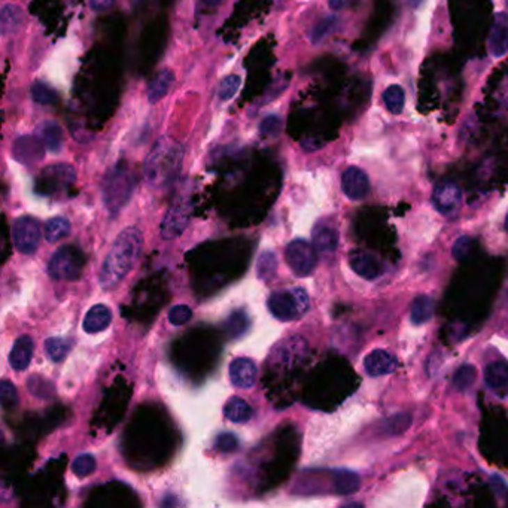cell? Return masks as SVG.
I'll use <instances>...</instances> for the list:
<instances>
[{
	"mask_svg": "<svg viewBox=\"0 0 508 508\" xmlns=\"http://www.w3.org/2000/svg\"><path fill=\"white\" fill-rule=\"evenodd\" d=\"M305 340L301 337H289L273 349V359L276 364H292L297 363L305 354Z\"/></svg>",
	"mask_w": 508,
	"mask_h": 508,
	"instance_id": "17",
	"label": "cell"
},
{
	"mask_svg": "<svg viewBox=\"0 0 508 508\" xmlns=\"http://www.w3.org/2000/svg\"><path fill=\"white\" fill-rule=\"evenodd\" d=\"M112 322V312L106 304H96L87 312L84 317L82 328L88 334L102 333L108 328Z\"/></svg>",
	"mask_w": 508,
	"mask_h": 508,
	"instance_id": "20",
	"label": "cell"
},
{
	"mask_svg": "<svg viewBox=\"0 0 508 508\" xmlns=\"http://www.w3.org/2000/svg\"><path fill=\"white\" fill-rule=\"evenodd\" d=\"M215 447L222 453H231V452L237 450L239 441L235 436H232V434H221V436L216 438Z\"/></svg>",
	"mask_w": 508,
	"mask_h": 508,
	"instance_id": "42",
	"label": "cell"
},
{
	"mask_svg": "<svg viewBox=\"0 0 508 508\" xmlns=\"http://www.w3.org/2000/svg\"><path fill=\"white\" fill-rule=\"evenodd\" d=\"M349 264H351L352 270L358 274V276H361L365 280H374L385 273L383 264L376 257L370 255V253L365 252L352 253L351 258H349Z\"/></svg>",
	"mask_w": 508,
	"mask_h": 508,
	"instance_id": "14",
	"label": "cell"
},
{
	"mask_svg": "<svg viewBox=\"0 0 508 508\" xmlns=\"http://www.w3.org/2000/svg\"><path fill=\"white\" fill-rule=\"evenodd\" d=\"M505 230L508 231V214H507V216H505Z\"/></svg>",
	"mask_w": 508,
	"mask_h": 508,
	"instance_id": "46",
	"label": "cell"
},
{
	"mask_svg": "<svg viewBox=\"0 0 508 508\" xmlns=\"http://www.w3.org/2000/svg\"><path fill=\"white\" fill-rule=\"evenodd\" d=\"M278 269V258L276 253H273L271 251H264L260 258H258V264H257V274L258 279L267 282L270 280L274 273H276Z\"/></svg>",
	"mask_w": 508,
	"mask_h": 508,
	"instance_id": "30",
	"label": "cell"
},
{
	"mask_svg": "<svg viewBox=\"0 0 508 508\" xmlns=\"http://www.w3.org/2000/svg\"><path fill=\"white\" fill-rule=\"evenodd\" d=\"M489 52L495 58H500L508 52V14L500 13L493 19L489 35Z\"/></svg>",
	"mask_w": 508,
	"mask_h": 508,
	"instance_id": "16",
	"label": "cell"
},
{
	"mask_svg": "<svg viewBox=\"0 0 508 508\" xmlns=\"http://www.w3.org/2000/svg\"><path fill=\"white\" fill-rule=\"evenodd\" d=\"M267 305L274 317L287 322L297 319V317H301L309 312L310 299L304 288H292L288 291L273 292L269 297Z\"/></svg>",
	"mask_w": 508,
	"mask_h": 508,
	"instance_id": "4",
	"label": "cell"
},
{
	"mask_svg": "<svg viewBox=\"0 0 508 508\" xmlns=\"http://www.w3.org/2000/svg\"><path fill=\"white\" fill-rule=\"evenodd\" d=\"M13 155L23 164L40 161L45 155V145L38 136H21L13 145Z\"/></svg>",
	"mask_w": 508,
	"mask_h": 508,
	"instance_id": "11",
	"label": "cell"
},
{
	"mask_svg": "<svg viewBox=\"0 0 508 508\" xmlns=\"http://www.w3.org/2000/svg\"><path fill=\"white\" fill-rule=\"evenodd\" d=\"M285 258H287L288 266L294 271L295 276L305 278L312 274L316 267L317 257L316 248L310 245L309 241L303 239H297L291 241L285 251Z\"/></svg>",
	"mask_w": 508,
	"mask_h": 508,
	"instance_id": "7",
	"label": "cell"
},
{
	"mask_svg": "<svg viewBox=\"0 0 508 508\" xmlns=\"http://www.w3.org/2000/svg\"><path fill=\"white\" fill-rule=\"evenodd\" d=\"M337 23V19L334 17H328L325 19H322L321 23H317L312 31V40L315 42H319L322 40L325 36H328L333 31L334 26Z\"/></svg>",
	"mask_w": 508,
	"mask_h": 508,
	"instance_id": "39",
	"label": "cell"
},
{
	"mask_svg": "<svg viewBox=\"0 0 508 508\" xmlns=\"http://www.w3.org/2000/svg\"><path fill=\"white\" fill-rule=\"evenodd\" d=\"M473 246H474V240L470 236H461L453 245V249H452L453 258L458 261L465 260L470 255Z\"/></svg>",
	"mask_w": 508,
	"mask_h": 508,
	"instance_id": "38",
	"label": "cell"
},
{
	"mask_svg": "<svg viewBox=\"0 0 508 508\" xmlns=\"http://www.w3.org/2000/svg\"><path fill=\"white\" fill-rule=\"evenodd\" d=\"M45 351L48 356L54 363H60L65 359L70 351V343L66 338L61 337H51L45 342Z\"/></svg>",
	"mask_w": 508,
	"mask_h": 508,
	"instance_id": "31",
	"label": "cell"
},
{
	"mask_svg": "<svg viewBox=\"0 0 508 508\" xmlns=\"http://www.w3.org/2000/svg\"><path fill=\"white\" fill-rule=\"evenodd\" d=\"M342 189L347 198L363 200L370 191V181L364 170L359 167H347L342 175Z\"/></svg>",
	"mask_w": 508,
	"mask_h": 508,
	"instance_id": "12",
	"label": "cell"
},
{
	"mask_svg": "<svg viewBox=\"0 0 508 508\" xmlns=\"http://www.w3.org/2000/svg\"><path fill=\"white\" fill-rule=\"evenodd\" d=\"M484 380L495 394L508 395V363L492 361L484 368Z\"/></svg>",
	"mask_w": 508,
	"mask_h": 508,
	"instance_id": "18",
	"label": "cell"
},
{
	"mask_svg": "<svg viewBox=\"0 0 508 508\" xmlns=\"http://www.w3.org/2000/svg\"><path fill=\"white\" fill-rule=\"evenodd\" d=\"M94 470H96V459H94L93 454L84 453L75 458L72 462V471L75 473L78 477H87Z\"/></svg>",
	"mask_w": 508,
	"mask_h": 508,
	"instance_id": "35",
	"label": "cell"
},
{
	"mask_svg": "<svg viewBox=\"0 0 508 508\" xmlns=\"http://www.w3.org/2000/svg\"><path fill=\"white\" fill-rule=\"evenodd\" d=\"M191 317H193V310L191 307L186 304H176L168 310V321H170V324L175 326L185 325L186 322H189Z\"/></svg>",
	"mask_w": 508,
	"mask_h": 508,
	"instance_id": "37",
	"label": "cell"
},
{
	"mask_svg": "<svg viewBox=\"0 0 508 508\" xmlns=\"http://www.w3.org/2000/svg\"><path fill=\"white\" fill-rule=\"evenodd\" d=\"M364 368L368 376L380 377L386 376L395 372L397 359L392 354H389L383 349H377V351L370 352L364 359Z\"/></svg>",
	"mask_w": 508,
	"mask_h": 508,
	"instance_id": "15",
	"label": "cell"
},
{
	"mask_svg": "<svg viewBox=\"0 0 508 508\" xmlns=\"http://www.w3.org/2000/svg\"><path fill=\"white\" fill-rule=\"evenodd\" d=\"M383 103L386 106V109L398 115L403 112L404 104H406V94L404 90L401 88L399 86H389L385 91H383Z\"/></svg>",
	"mask_w": 508,
	"mask_h": 508,
	"instance_id": "28",
	"label": "cell"
},
{
	"mask_svg": "<svg viewBox=\"0 0 508 508\" xmlns=\"http://www.w3.org/2000/svg\"><path fill=\"white\" fill-rule=\"evenodd\" d=\"M0 394H2L3 407H13L18 403L17 389L13 383L8 382V380H3L2 385H0Z\"/></svg>",
	"mask_w": 508,
	"mask_h": 508,
	"instance_id": "40",
	"label": "cell"
},
{
	"mask_svg": "<svg viewBox=\"0 0 508 508\" xmlns=\"http://www.w3.org/2000/svg\"><path fill=\"white\" fill-rule=\"evenodd\" d=\"M280 129H282V121L279 116H274V115L266 116L260 125V132L264 136H276V134H279Z\"/></svg>",
	"mask_w": 508,
	"mask_h": 508,
	"instance_id": "41",
	"label": "cell"
},
{
	"mask_svg": "<svg viewBox=\"0 0 508 508\" xmlns=\"http://www.w3.org/2000/svg\"><path fill=\"white\" fill-rule=\"evenodd\" d=\"M200 2H202L206 6H218V5H221L222 2H224V0H200Z\"/></svg>",
	"mask_w": 508,
	"mask_h": 508,
	"instance_id": "45",
	"label": "cell"
},
{
	"mask_svg": "<svg viewBox=\"0 0 508 508\" xmlns=\"http://www.w3.org/2000/svg\"><path fill=\"white\" fill-rule=\"evenodd\" d=\"M231 383L240 389H251L255 386L258 379V368L249 358H236L230 364Z\"/></svg>",
	"mask_w": 508,
	"mask_h": 508,
	"instance_id": "13",
	"label": "cell"
},
{
	"mask_svg": "<svg viewBox=\"0 0 508 508\" xmlns=\"http://www.w3.org/2000/svg\"><path fill=\"white\" fill-rule=\"evenodd\" d=\"M411 423V416L408 413H398V415L389 418L385 422V432L390 434V436H398V434H403L404 431L408 429Z\"/></svg>",
	"mask_w": 508,
	"mask_h": 508,
	"instance_id": "34",
	"label": "cell"
},
{
	"mask_svg": "<svg viewBox=\"0 0 508 508\" xmlns=\"http://www.w3.org/2000/svg\"><path fill=\"white\" fill-rule=\"evenodd\" d=\"M432 203L443 215H452L458 212L462 203V191L458 185L443 182L436 186L432 194Z\"/></svg>",
	"mask_w": 508,
	"mask_h": 508,
	"instance_id": "10",
	"label": "cell"
},
{
	"mask_svg": "<svg viewBox=\"0 0 508 508\" xmlns=\"http://www.w3.org/2000/svg\"><path fill=\"white\" fill-rule=\"evenodd\" d=\"M0 26H2V35H14L24 24V13L17 5H5L0 13Z\"/></svg>",
	"mask_w": 508,
	"mask_h": 508,
	"instance_id": "23",
	"label": "cell"
},
{
	"mask_svg": "<svg viewBox=\"0 0 508 508\" xmlns=\"http://www.w3.org/2000/svg\"><path fill=\"white\" fill-rule=\"evenodd\" d=\"M136 181L134 175L127 167H115L104 177L103 182V203L111 214L120 212L133 194Z\"/></svg>",
	"mask_w": 508,
	"mask_h": 508,
	"instance_id": "3",
	"label": "cell"
},
{
	"mask_svg": "<svg viewBox=\"0 0 508 508\" xmlns=\"http://www.w3.org/2000/svg\"><path fill=\"white\" fill-rule=\"evenodd\" d=\"M361 486V479L354 471L340 470L334 474V489L338 495H354Z\"/></svg>",
	"mask_w": 508,
	"mask_h": 508,
	"instance_id": "26",
	"label": "cell"
},
{
	"mask_svg": "<svg viewBox=\"0 0 508 508\" xmlns=\"http://www.w3.org/2000/svg\"><path fill=\"white\" fill-rule=\"evenodd\" d=\"M347 3H349V0H328V5H330V8L333 10H335V13L337 10L344 9L347 6Z\"/></svg>",
	"mask_w": 508,
	"mask_h": 508,
	"instance_id": "44",
	"label": "cell"
},
{
	"mask_svg": "<svg viewBox=\"0 0 508 508\" xmlns=\"http://www.w3.org/2000/svg\"><path fill=\"white\" fill-rule=\"evenodd\" d=\"M143 237L139 228L129 227L120 232L106 255L99 274L100 287L104 291L115 289L139 260Z\"/></svg>",
	"mask_w": 508,
	"mask_h": 508,
	"instance_id": "1",
	"label": "cell"
},
{
	"mask_svg": "<svg viewBox=\"0 0 508 508\" xmlns=\"http://www.w3.org/2000/svg\"><path fill=\"white\" fill-rule=\"evenodd\" d=\"M30 91H31V97H33V100L39 104H52L58 100L57 91L45 82H40V81L35 82L33 86H31Z\"/></svg>",
	"mask_w": 508,
	"mask_h": 508,
	"instance_id": "32",
	"label": "cell"
},
{
	"mask_svg": "<svg viewBox=\"0 0 508 508\" xmlns=\"http://www.w3.org/2000/svg\"><path fill=\"white\" fill-rule=\"evenodd\" d=\"M191 218V202L186 197H177L166 212L161 222V237L173 240L179 237L188 227Z\"/></svg>",
	"mask_w": 508,
	"mask_h": 508,
	"instance_id": "8",
	"label": "cell"
},
{
	"mask_svg": "<svg viewBox=\"0 0 508 508\" xmlns=\"http://www.w3.org/2000/svg\"><path fill=\"white\" fill-rule=\"evenodd\" d=\"M113 2L115 0H88V5L94 13H103V10H108Z\"/></svg>",
	"mask_w": 508,
	"mask_h": 508,
	"instance_id": "43",
	"label": "cell"
},
{
	"mask_svg": "<svg viewBox=\"0 0 508 508\" xmlns=\"http://www.w3.org/2000/svg\"><path fill=\"white\" fill-rule=\"evenodd\" d=\"M175 81V75L170 69H163L157 73V77L151 81L148 87V100L150 103H158L166 94L170 91Z\"/></svg>",
	"mask_w": 508,
	"mask_h": 508,
	"instance_id": "22",
	"label": "cell"
},
{
	"mask_svg": "<svg viewBox=\"0 0 508 508\" xmlns=\"http://www.w3.org/2000/svg\"><path fill=\"white\" fill-rule=\"evenodd\" d=\"M224 415L235 423H245L252 416V407L243 398L232 397L224 407Z\"/></svg>",
	"mask_w": 508,
	"mask_h": 508,
	"instance_id": "27",
	"label": "cell"
},
{
	"mask_svg": "<svg viewBox=\"0 0 508 508\" xmlns=\"http://www.w3.org/2000/svg\"><path fill=\"white\" fill-rule=\"evenodd\" d=\"M182 161V146L168 137H161L146 158L143 167L146 182L152 188H163L173 182L181 172Z\"/></svg>",
	"mask_w": 508,
	"mask_h": 508,
	"instance_id": "2",
	"label": "cell"
},
{
	"mask_svg": "<svg viewBox=\"0 0 508 508\" xmlns=\"http://www.w3.org/2000/svg\"><path fill=\"white\" fill-rule=\"evenodd\" d=\"M434 310H436V303H434L432 297L429 295H418V297L413 300L411 309H410V317L411 322L415 325H423L432 319Z\"/></svg>",
	"mask_w": 508,
	"mask_h": 508,
	"instance_id": "24",
	"label": "cell"
},
{
	"mask_svg": "<svg viewBox=\"0 0 508 508\" xmlns=\"http://www.w3.org/2000/svg\"><path fill=\"white\" fill-rule=\"evenodd\" d=\"M40 225L38 219L31 216H21L14 222L13 239L15 248L26 255H31L38 251L40 241Z\"/></svg>",
	"mask_w": 508,
	"mask_h": 508,
	"instance_id": "9",
	"label": "cell"
},
{
	"mask_svg": "<svg viewBox=\"0 0 508 508\" xmlns=\"http://www.w3.org/2000/svg\"><path fill=\"white\" fill-rule=\"evenodd\" d=\"M313 246L322 253H333L338 246V231L325 222L317 224L313 230Z\"/></svg>",
	"mask_w": 508,
	"mask_h": 508,
	"instance_id": "21",
	"label": "cell"
},
{
	"mask_svg": "<svg viewBox=\"0 0 508 508\" xmlns=\"http://www.w3.org/2000/svg\"><path fill=\"white\" fill-rule=\"evenodd\" d=\"M82 264V253L77 248L63 246L51 257L48 273L57 280H75L81 276Z\"/></svg>",
	"mask_w": 508,
	"mask_h": 508,
	"instance_id": "5",
	"label": "cell"
},
{
	"mask_svg": "<svg viewBox=\"0 0 508 508\" xmlns=\"http://www.w3.org/2000/svg\"><path fill=\"white\" fill-rule=\"evenodd\" d=\"M33 349L35 344L30 335L18 337L13 346V351L9 354V365L15 372H23V370L30 365L31 356H33Z\"/></svg>",
	"mask_w": 508,
	"mask_h": 508,
	"instance_id": "19",
	"label": "cell"
},
{
	"mask_svg": "<svg viewBox=\"0 0 508 508\" xmlns=\"http://www.w3.org/2000/svg\"><path fill=\"white\" fill-rule=\"evenodd\" d=\"M77 179L75 168L69 164H52L40 172L38 191L42 194H60L73 185Z\"/></svg>",
	"mask_w": 508,
	"mask_h": 508,
	"instance_id": "6",
	"label": "cell"
},
{
	"mask_svg": "<svg viewBox=\"0 0 508 508\" xmlns=\"http://www.w3.org/2000/svg\"><path fill=\"white\" fill-rule=\"evenodd\" d=\"M475 377H477V372H475V368L470 364H465L454 372L453 386L458 390H467L475 382Z\"/></svg>",
	"mask_w": 508,
	"mask_h": 508,
	"instance_id": "33",
	"label": "cell"
},
{
	"mask_svg": "<svg viewBox=\"0 0 508 508\" xmlns=\"http://www.w3.org/2000/svg\"><path fill=\"white\" fill-rule=\"evenodd\" d=\"M36 136L44 142L45 148L51 152H58L63 143V132L60 125L54 121H45L38 127Z\"/></svg>",
	"mask_w": 508,
	"mask_h": 508,
	"instance_id": "25",
	"label": "cell"
},
{
	"mask_svg": "<svg viewBox=\"0 0 508 508\" xmlns=\"http://www.w3.org/2000/svg\"><path fill=\"white\" fill-rule=\"evenodd\" d=\"M70 231V222L68 218L56 216L51 218L45 225V239L49 243H56L60 239L66 237Z\"/></svg>",
	"mask_w": 508,
	"mask_h": 508,
	"instance_id": "29",
	"label": "cell"
},
{
	"mask_svg": "<svg viewBox=\"0 0 508 508\" xmlns=\"http://www.w3.org/2000/svg\"><path fill=\"white\" fill-rule=\"evenodd\" d=\"M240 82H241V79L237 75H230V77L222 79V82L219 84V88H218V97L222 102L231 100L232 97L236 96V93L239 91Z\"/></svg>",
	"mask_w": 508,
	"mask_h": 508,
	"instance_id": "36",
	"label": "cell"
}]
</instances>
